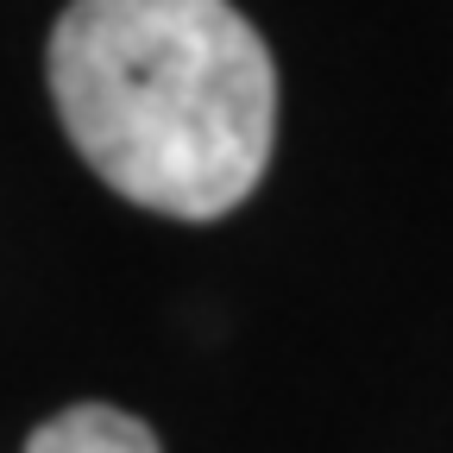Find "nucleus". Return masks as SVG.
<instances>
[{
  "mask_svg": "<svg viewBox=\"0 0 453 453\" xmlns=\"http://www.w3.org/2000/svg\"><path fill=\"white\" fill-rule=\"evenodd\" d=\"M88 170L139 208L220 220L277 139V64L226 0H70L44 50Z\"/></svg>",
  "mask_w": 453,
  "mask_h": 453,
  "instance_id": "f257e3e1",
  "label": "nucleus"
},
{
  "mask_svg": "<svg viewBox=\"0 0 453 453\" xmlns=\"http://www.w3.org/2000/svg\"><path fill=\"white\" fill-rule=\"evenodd\" d=\"M26 453H157V434L113 403H70L26 434Z\"/></svg>",
  "mask_w": 453,
  "mask_h": 453,
  "instance_id": "f03ea898",
  "label": "nucleus"
}]
</instances>
